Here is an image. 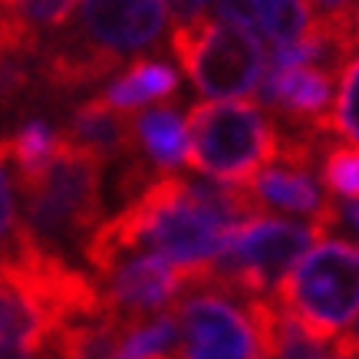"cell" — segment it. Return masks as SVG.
<instances>
[{
  "instance_id": "d4e9b609",
  "label": "cell",
  "mask_w": 359,
  "mask_h": 359,
  "mask_svg": "<svg viewBox=\"0 0 359 359\" xmlns=\"http://www.w3.org/2000/svg\"><path fill=\"white\" fill-rule=\"evenodd\" d=\"M333 349H339V353H349V356H359V316L353 320V327L343 330V333L333 339Z\"/></svg>"
},
{
  "instance_id": "30bf717a",
  "label": "cell",
  "mask_w": 359,
  "mask_h": 359,
  "mask_svg": "<svg viewBox=\"0 0 359 359\" xmlns=\"http://www.w3.org/2000/svg\"><path fill=\"white\" fill-rule=\"evenodd\" d=\"M337 73L316 69V66H290V69H271L261 79V102L290 129H313L327 132L330 96H333Z\"/></svg>"
},
{
  "instance_id": "6da1fadb",
  "label": "cell",
  "mask_w": 359,
  "mask_h": 359,
  "mask_svg": "<svg viewBox=\"0 0 359 359\" xmlns=\"http://www.w3.org/2000/svg\"><path fill=\"white\" fill-rule=\"evenodd\" d=\"M261 215L244 185L185 182L158 172L116 218L102 221L83 244V257L102 277L129 254L149 250L188 273V283L218 261L241 221Z\"/></svg>"
},
{
  "instance_id": "9c48e42d",
  "label": "cell",
  "mask_w": 359,
  "mask_h": 359,
  "mask_svg": "<svg viewBox=\"0 0 359 359\" xmlns=\"http://www.w3.org/2000/svg\"><path fill=\"white\" fill-rule=\"evenodd\" d=\"M188 273L162 261L158 254L139 250L122 257L102 273V310L119 316H145L175 306V300L185 294Z\"/></svg>"
},
{
  "instance_id": "3957f363",
  "label": "cell",
  "mask_w": 359,
  "mask_h": 359,
  "mask_svg": "<svg viewBox=\"0 0 359 359\" xmlns=\"http://www.w3.org/2000/svg\"><path fill=\"white\" fill-rule=\"evenodd\" d=\"M277 304L320 343L337 339L359 316V248L343 238H316L273 287Z\"/></svg>"
},
{
  "instance_id": "44dd1931",
  "label": "cell",
  "mask_w": 359,
  "mask_h": 359,
  "mask_svg": "<svg viewBox=\"0 0 359 359\" xmlns=\"http://www.w3.org/2000/svg\"><path fill=\"white\" fill-rule=\"evenodd\" d=\"M327 132L343 142H359V56L339 69V89L333 112L327 116Z\"/></svg>"
},
{
  "instance_id": "277c9868",
  "label": "cell",
  "mask_w": 359,
  "mask_h": 359,
  "mask_svg": "<svg viewBox=\"0 0 359 359\" xmlns=\"http://www.w3.org/2000/svg\"><path fill=\"white\" fill-rule=\"evenodd\" d=\"M185 129V162L198 175H208L224 185H248L277 158V126L257 102H198L188 112Z\"/></svg>"
},
{
  "instance_id": "7c38bea8",
  "label": "cell",
  "mask_w": 359,
  "mask_h": 359,
  "mask_svg": "<svg viewBox=\"0 0 359 359\" xmlns=\"http://www.w3.org/2000/svg\"><path fill=\"white\" fill-rule=\"evenodd\" d=\"M50 337H53V320L40 306L27 273L17 264H0V343L43 349Z\"/></svg>"
},
{
  "instance_id": "ffe728a7",
  "label": "cell",
  "mask_w": 359,
  "mask_h": 359,
  "mask_svg": "<svg viewBox=\"0 0 359 359\" xmlns=\"http://www.w3.org/2000/svg\"><path fill=\"white\" fill-rule=\"evenodd\" d=\"M76 4L79 0H0V11L7 20L40 40L43 30H60L73 17Z\"/></svg>"
},
{
  "instance_id": "9a60e30c",
  "label": "cell",
  "mask_w": 359,
  "mask_h": 359,
  "mask_svg": "<svg viewBox=\"0 0 359 359\" xmlns=\"http://www.w3.org/2000/svg\"><path fill=\"white\" fill-rule=\"evenodd\" d=\"M99 99L126 116L139 112L145 102H172L178 99V73L162 60L139 56L122 76L112 79Z\"/></svg>"
},
{
  "instance_id": "cb8c5ba5",
  "label": "cell",
  "mask_w": 359,
  "mask_h": 359,
  "mask_svg": "<svg viewBox=\"0 0 359 359\" xmlns=\"http://www.w3.org/2000/svg\"><path fill=\"white\" fill-rule=\"evenodd\" d=\"M313 7L316 17H337V13H349L356 7V0H306Z\"/></svg>"
},
{
  "instance_id": "f1b7e54d",
  "label": "cell",
  "mask_w": 359,
  "mask_h": 359,
  "mask_svg": "<svg viewBox=\"0 0 359 359\" xmlns=\"http://www.w3.org/2000/svg\"><path fill=\"white\" fill-rule=\"evenodd\" d=\"M323 359H359V356H349V353H339V349H333L330 356H323Z\"/></svg>"
},
{
  "instance_id": "83f0119b",
  "label": "cell",
  "mask_w": 359,
  "mask_h": 359,
  "mask_svg": "<svg viewBox=\"0 0 359 359\" xmlns=\"http://www.w3.org/2000/svg\"><path fill=\"white\" fill-rule=\"evenodd\" d=\"M349 33H353V43L359 50V0H356V7H353V13H349Z\"/></svg>"
},
{
  "instance_id": "603a6c76",
  "label": "cell",
  "mask_w": 359,
  "mask_h": 359,
  "mask_svg": "<svg viewBox=\"0 0 359 359\" xmlns=\"http://www.w3.org/2000/svg\"><path fill=\"white\" fill-rule=\"evenodd\" d=\"M165 4H168V13L175 17V23H185V20L201 17V11H205L211 0H165Z\"/></svg>"
},
{
  "instance_id": "2e32d148",
  "label": "cell",
  "mask_w": 359,
  "mask_h": 359,
  "mask_svg": "<svg viewBox=\"0 0 359 359\" xmlns=\"http://www.w3.org/2000/svg\"><path fill=\"white\" fill-rule=\"evenodd\" d=\"M132 135H135V152L145 155L152 168L158 172H175L185 162L188 152V129L185 119L172 106L139 112L132 119Z\"/></svg>"
},
{
  "instance_id": "e0dca14e",
  "label": "cell",
  "mask_w": 359,
  "mask_h": 359,
  "mask_svg": "<svg viewBox=\"0 0 359 359\" xmlns=\"http://www.w3.org/2000/svg\"><path fill=\"white\" fill-rule=\"evenodd\" d=\"M178 316L175 306L145 316H122L116 359H175Z\"/></svg>"
},
{
  "instance_id": "7402d4cb",
  "label": "cell",
  "mask_w": 359,
  "mask_h": 359,
  "mask_svg": "<svg viewBox=\"0 0 359 359\" xmlns=\"http://www.w3.org/2000/svg\"><path fill=\"white\" fill-rule=\"evenodd\" d=\"M323 185L337 198L359 201V142L327 145V155H323Z\"/></svg>"
},
{
  "instance_id": "ac0fdd59",
  "label": "cell",
  "mask_w": 359,
  "mask_h": 359,
  "mask_svg": "<svg viewBox=\"0 0 359 359\" xmlns=\"http://www.w3.org/2000/svg\"><path fill=\"white\" fill-rule=\"evenodd\" d=\"M7 165H11V149H7V139H0V264H23L43 244L33 238L30 228L17 215Z\"/></svg>"
},
{
  "instance_id": "4316f807",
  "label": "cell",
  "mask_w": 359,
  "mask_h": 359,
  "mask_svg": "<svg viewBox=\"0 0 359 359\" xmlns=\"http://www.w3.org/2000/svg\"><path fill=\"white\" fill-rule=\"evenodd\" d=\"M337 211H339V224H349V228L359 231V201L343 205V208H337Z\"/></svg>"
},
{
  "instance_id": "8fae6325",
  "label": "cell",
  "mask_w": 359,
  "mask_h": 359,
  "mask_svg": "<svg viewBox=\"0 0 359 359\" xmlns=\"http://www.w3.org/2000/svg\"><path fill=\"white\" fill-rule=\"evenodd\" d=\"M215 13L244 27L271 53L294 46L316 20L306 0H215Z\"/></svg>"
},
{
  "instance_id": "ba28073f",
  "label": "cell",
  "mask_w": 359,
  "mask_h": 359,
  "mask_svg": "<svg viewBox=\"0 0 359 359\" xmlns=\"http://www.w3.org/2000/svg\"><path fill=\"white\" fill-rule=\"evenodd\" d=\"M76 7V30L60 40L116 66L132 53H145L168 23L165 0H79Z\"/></svg>"
},
{
  "instance_id": "4fadbf2b",
  "label": "cell",
  "mask_w": 359,
  "mask_h": 359,
  "mask_svg": "<svg viewBox=\"0 0 359 359\" xmlns=\"http://www.w3.org/2000/svg\"><path fill=\"white\" fill-rule=\"evenodd\" d=\"M69 142H76L89 152H96L99 158H129L135 155V135H132V116L106 106L102 99H89L83 102L73 119H69V129L63 132Z\"/></svg>"
},
{
  "instance_id": "8992f818",
  "label": "cell",
  "mask_w": 359,
  "mask_h": 359,
  "mask_svg": "<svg viewBox=\"0 0 359 359\" xmlns=\"http://www.w3.org/2000/svg\"><path fill=\"white\" fill-rule=\"evenodd\" d=\"M172 50L205 99L254 96L267 73L264 46L238 23L208 17L175 23Z\"/></svg>"
},
{
  "instance_id": "7a4b0ae2",
  "label": "cell",
  "mask_w": 359,
  "mask_h": 359,
  "mask_svg": "<svg viewBox=\"0 0 359 359\" xmlns=\"http://www.w3.org/2000/svg\"><path fill=\"white\" fill-rule=\"evenodd\" d=\"M102 168L106 158L60 135L56 155L33 182L20 185L27 228L50 254L79 248L102 224Z\"/></svg>"
},
{
  "instance_id": "5bb4252c",
  "label": "cell",
  "mask_w": 359,
  "mask_h": 359,
  "mask_svg": "<svg viewBox=\"0 0 359 359\" xmlns=\"http://www.w3.org/2000/svg\"><path fill=\"white\" fill-rule=\"evenodd\" d=\"M254 195L257 205L280 208V211H294V215H306L310 221H316V215L330 205V198L320 191V185L313 182L310 172L300 168H287V165H267L244 185Z\"/></svg>"
},
{
  "instance_id": "52a82bcc",
  "label": "cell",
  "mask_w": 359,
  "mask_h": 359,
  "mask_svg": "<svg viewBox=\"0 0 359 359\" xmlns=\"http://www.w3.org/2000/svg\"><path fill=\"white\" fill-rule=\"evenodd\" d=\"M175 359H264L254 323L238 297L208 280H191L175 300Z\"/></svg>"
},
{
  "instance_id": "5b68a950",
  "label": "cell",
  "mask_w": 359,
  "mask_h": 359,
  "mask_svg": "<svg viewBox=\"0 0 359 359\" xmlns=\"http://www.w3.org/2000/svg\"><path fill=\"white\" fill-rule=\"evenodd\" d=\"M316 238L323 234L310 221L300 224V221H283L271 215H254L234 228L224 254L195 280H208L244 300L271 297L280 277L300 261V254Z\"/></svg>"
},
{
  "instance_id": "484cf974",
  "label": "cell",
  "mask_w": 359,
  "mask_h": 359,
  "mask_svg": "<svg viewBox=\"0 0 359 359\" xmlns=\"http://www.w3.org/2000/svg\"><path fill=\"white\" fill-rule=\"evenodd\" d=\"M0 359H40V349L23 343H0Z\"/></svg>"
},
{
  "instance_id": "d6986e66",
  "label": "cell",
  "mask_w": 359,
  "mask_h": 359,
  "mask_svg": "<svg viewBox=\"0 0 359 359\" xmlns=\"http://www.w3.org/2000/svg\"><path fill=\"white\" fill-rule=\"evenodd\" d=\"M56 145H60V132H53L46 122H27L17 135L7 139V149H11V165L17 172V185H27L36 175L43 172L50 158L56 155Z\"/></svg>"
}]
</instances>
